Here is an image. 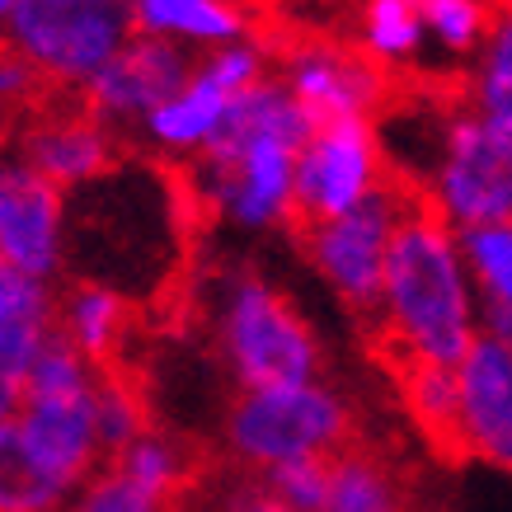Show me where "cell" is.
I'll list each match as a JSON object with an SVG mask.
<instances>
[{
	"mask_svg": "<svg viewBox=\"0 0 512 512\" xmlns=\"http://www.w3.org/2000/svg\"><path fill=\"white\" fill-rule=\"evenodd\" d=\"M372 329L400 367H456L484 334V301L470 282L461 235L423 202L395 231Z\"/></svg>",
	"mask_w": 512,
	"mask_h": 512,
	"instance_id": "1",
	"label": "cell"
},
{
	"mask_svg": "<svg viewBox=\"0 0 512 512\" xmlns=\"http://www.w3.org/2000/svg\"><path fill=\"white\" fill-rule=\"evenodd\" d=\"M212 343L235 390L301 386L325 376V343L292 296L259 268L235 264L212 292Z\"/></svg>",
	"mask_w": 512,
	"mask_h": 512,
	"instance_id": "2",
	"label": "cell"
},
{
	"mask_svg": "<svg viewBox=\"0 0 512 512\" xmlns=\"http://www.w3.org/2000/svg\"><path fill=\"white\" fill-rule=\"evenodd\" d=\"M221 447L240 475H273L292 461H334L353 447V404L334 381L235 390L221 419Z\"/></svg>",
	"mask_w": 512,
	"mask_h": 512,
	"instance_id": "3",
	"label": "cell"
},
{
	"mask_svg": "<svg viewBox=\"0 0 512 512\" xmlns=\"http://www.w3.org/2000/svg\"><path fill=\"white\" fill-rule=\"evenodd\" d=\"M137 33L132 0H15L0 33L52 94H80Z\"/></svg>",
	"mask_w": 512,
	"mask_h": 512,
	"instance_id": "4",
	"label": "cell"
},
{
	"mask_svg": "<svg viewBox=\"0 0 512 512\" xmlns=\"http://www.w3.org/2000/svg\"><path fill=\"white\" fill-rule=\"evenodd\" d=\"M414 202H419L414 188L390 179L381 193H372L353 212L296 226V240H301V254H306L311 273L325 282V292L339 301L343 311L362 315L367 325H372L376 301H381L395 231H400V221L409 217Z\"/></svg>",
	"mask_w": 512,
	"mask_h": 512,
	"instance_id": "5",
	"label": "cell"
},
{
	"mask_svg": "<svg viewBox=\"0 0 512 512\" xmlns=\"http://www.w3.org/2000/svg\"><path fill=\"white\" fill-rule=\"evenodd\" d=\"M273 62H278V52H273L264 38H240V43H226V47H217V52L193 57L188 80L141 123V132L132 141H141L151 156L170 160V165H193V160H202L207 146L217 141L231 104L249 85H259L264 76H273Z\"/></svg>",
	"mask_w": 512,
	"mask_h": 512,
	"instance_id": "6",
	"label": "cell"
},
{
	"mask_svg": "<svg viewBox=\"0 0 512 512\" xmlns=\"http://www.w3.org/2000/svg\"><path fill=\"white\" fill-rule=\"evenodd\" d=\"M414 198L437 212L451 231L484 226V221L512 217V146L508 132L484 123L461 99L447 109L442 146H437L433 170L423 174Z\"/></svg>",
	"mask_w": 512,
	"mask_h": 512,
	"instance_id": "7",
	"label": "cell"
},
{
	"mask_svg": "<svg viewBox=\"0 0 512 512\" xmlns=\"http://www.w3.org/2000/svg\"><path fill=\"white\" fill-rule=\"evenodd\" d=\"M188 184L202 212L240 235H273L301 226L296 217V146L259 141L231 156H202L188 165Z\"/></svg>",
	"mask_w": 512,
	"mask_h": 512,
	"instance_id": "8",
	"label": "cell"
},
{
	"mask_svg": "<svg viewBox=\"0 0 512 512\" xmlns=\"http://www.w3.org/2000/svg\"><path fill=\"white\" fill-rule=\"evenodd\" d=\"M395 174L376 118H334L315 123L296 146V217L329 221L381 193Z\"/></svg>",
	"mask_w": 512,
	"mask_h": 512,
	"instance_id": "9",
	"label": "cell"
},
{
	"mask_svg": "<svg viewBox=\"0 0 512 512\" xmlns=\"http://www.w3.org/2000/svg\"><path fill=\"white\" fill-rule=\"evenodd\" d=\"M0 264L62 282L71 268V193L43 179L15 146L0 151Z\"/></svg>",
	"mask_w": 512,
	"mask_h": 512,
	"instance_id": "10",
	"label": "cell"
},
{
	"mask_svg": "<svg viewBox=\"0 0 512 512\" xmlns=\"http://www.w3.org/2000/svg\"><path fill=\"white\" fill-rule=\"evenodd\" d=\"M278 80L306 109L311 123L334 118H381L390 109V76L372 57H362L353 43L334 38H301L282 47L273 62Z\"/></svg>",
	"mask_w": 512,
	"mask_h": 512,
	"instance_id": "11",
	"label": "cell"
},
{
	"mask_svg": "<svg viewBox=\"0 0 512 512\" xmlns=\"http://www.w3.org/2000/svg\"><path fill=\"white\" fill-rule=\"evenodd\" d=\"M123 146L127 137L99 123L76 94H66V99L52 94L43 109H33L15 127V151L62 193H80V188L109 179L127 160Z\"/></svg>",
	"mask_w": 512,
	"mask_h": 512,
	"instance_id": "12",
	"label": "cell"
},
{
	"mask_svg": "<svg viewBox=\"0 0 512 512\" xmlns=\"http://www.w3.org/2000/svg\"><path fill=\"white\" fill-rule=\"evenodd\" d=\"M188 71H193V52L165 43V38L132 33V38L113 52V62L104 66L76 99L104 127H113L118 137H137L141 123L188 80Z\"/></svg>",
	"mask_w": 512,
	"mask_h": 512,
	"instance_id": "13",
	"label": "cell"
},
{
	"mask_svg": "<svg viewBox=\"0 0 512 512\" xmlns=\"http://www.w3.org/2000/svg\"><path fill=\"white\" fill-rule=\"evenodd\" d=\"M456 381H461L456 456L512 475V348L494 334H480L475 348L456 362Z\"/></svg>",
	"mask_w": 512,
	"mask_h": 512,
	"instance_id": "14",
	"label": "cell"
},
{
	"mask_svg": "<svg viewBox=\"0 0 512 512\" xmlns=\"http://www.w3.org/2000/svg\"><path fill=\"white\" fill-rule=\"evenodd\" d=\"M94 390H76V395H24V409H19V419H15L24 442L33 447V456L57 480L71 484V489H80L94 470L109 466L104 442H99V423H94Z\"/></svg>",
	"mask_w": 512,
	"mask_h": 512,
	"instance_id": "15",
	"label": "cell"
},
{
	"mask_svg": "<svg viewBox=\"0 0 512 512\" xmlns=\"http://www.w3.org/2000/svg\"><path fill=\"white\" fill-rule=\"evenodd\" d=\"M127 329H132V301L109 282L71 278L57 292V334L94 367H118Z\"/></svg>",
	"mask_w": 512,
	"mask_h": 512,
	"instance_id": "16",
	"label": "cell"
},
{
	"mask_svg": "<svg viewBox=\"0 0 512 512\" xmlns=\"http://www.w3.org/2000/svg\"><path fill=\"white\" fill-rule=\"evenodd\" d=\"M132 19H137V33L165 38L193 57L254 38L245 0H132Z\"/></svg>",
	"mask_w": 512,
	"mask_h": 512,
	"instance_id": "17",
	"label": "cell"
},
{
	"mask_svg": "<svg viewBox=\"0 0 512 512\" xmlns=\"http://www.w3.org/2000/svg\"><path fill=\"white\" fill-rule=\"evenodd\" d=\"M57 339V282L0 264V367L29 381L33 357Z\"/></svg>",
	"mask_w": 512,
	"mask_h": 512,
	"instance_id": "18",
	"label": "cell"
},
{
	"mask_svg": "<svg viewBox=\"0 0 512 512\" xmlns=\"http://www.w3.org/2000/svg\"><path fill=\"white\" fill-rule=\"evenodd\" d=\"M311 118L306 109L292 99V90L273 76H264L259 85H249L240 99L231 104L226 123H221L217 141L207 146V156H231L240 146H259V141H282V146H301L306 132H311Z\"/></svg>",
	"mask_w": 512,
	"mask_h": 512,
	"instance_id": "19",
	"label": "cell"
},
{
	"mask_svg": "<svg viewBox=\"0 0 512 512\" xmlns=\"http://www.w3.org/2000/svg\"><path fill=\"white\" fill-rule=\"evenodd\" d=\"M353 47L372 57L386 76L419 66L428 57V29H423L419 0H357L353 5Z\"/></svg>",
	"mask_w": 512,
	"mask_h": 512,
	"instance_id": "20",
	"label": "cell"
},
{
	"mask_svg": "<svg viewBox=\"0 0 512 512\" xmlns=\"http://www.w3.org/2000/svg\"><path fill=\"white\" fill-rule=\"evenodd\" d=\"M325 512H419L414 494L395 466L372 447H343L329 461V503Z\"/></svg>",
	"mask_w": 512,
	"mask_h": 512,
	"instance_id": "21",
	"label": "cell"
},
{
	"mask_svg": "<svg viewBox=\"0 0 512 512\" xmlns=\"http://www.w3.org/2000/svg\"><path fill=\"white\" fill-rule=\"evenodd\" d=\"M461 104L484 123L512 132V5L494 15L480 57L461 71Z\"/></svg>",
	"mask_w": 512,
	"mask_h": 512,
	"instance_id": "22",
	"label": "cell"
},
{
	"mask_svg": "<svg viewBox=\"0 0 512 512\" xmlns=\"http://www.w3.org/2000/svg\"><path fill=\"white\" fill-rule=\"evenodd\" d=\"M76 494L33 456L19 423H0V512H57Z\"/></svg>",
	"mask_w": 512,
	"mask_h": 512,
	"instance_id": "23",
	"label": "cell"
},
{
	"mask_svg": "<svg viewBox=\"0 0 512 512\" xmlns=\"http://www.w3.org/2000/svg\"><path fill=\"white\" fill-rule=\"evenodd\" d=\"M400 395L409 419L419 433L437 442L442 451H456V428H461V381L456 367H433V362H409L400 367Z\"/></svg>",
	"mask_w": 512,
	"mask_h": 512,
	"instance_id": "24",
	"label": "cell"
},
{
	"mask_svg": "<svg viewBox=\"0 0 512 512\" xmlns=\"http://www.w3.org/2000/svg\"><path fill=\"white\" fill-rule=\"evenodd\" d=\"M109 466H118L127 480H137L141 489H151L156 498L179 503V494H184L188 480H193V451H188L174 433H165V428L151 423L132 447L113 456Z\"/></svg>",
	"mask_w": 512,
	"mask_h": 512,
	"instance_id": "25",
	"label": "cell"
},
{
	"mask_svg": "<svg viewBox=\"0 0 512 512\" xmlns=\"http://www.w3.org/2000/svg\"><path fill=\"white\" fill-rule=\"evenodd\" d=\"M419 5L423 29H428V52L466 71L494 29V10L484 0H419Z\"/></svg>",
	"mask_w": 512,
	"mask_h": 512,
	"instance_id": "26",
	"label": "cell"
},
{
	"mask_svg": "<svg viewBox=\"0 0 512 512\" xmlns=\"http://www.w3.org/2000/svg\"><path fill=\"white\" fill-rule=\"evenodd\" d=\"M456 235H461V254H466L470 282L484 301V315L512 306V217L466 226Z\"/></svg>",
	"mask_w": 512,
	"mask_h": 512,
	"instance_id": "27",
	"label": "cell"
},
{
	"mask_svg": "<svg viewBox=\"0 0 512 512\" xmlns=\"http://www.w3.org/2000/svg\"><path fill=\"white\" fill-rule=\"evenodd\" d=\"M94 423H99V442H104V456H109V461L151 428V414H146L141 390L132 386L118 367H109V372L99 376V390H94Z\"/></svg>",
	"mask_w": 512,
	"mask_h": 512,
	"instance_id": "28",
	"label": "cell"
},
{
	"mask_svg": "<svg viewBox=\"0 0 512 512\" xmlns=\"http://www.w3.org/2000/svg\"><path fill=\"white\" fill-rule=\"evenodd\" d=\"M174 508H179V503L141 489V484L127 480L118 466H104V470H94L90 480L80 484L57 512H174Z\"/></svg>",
	"mask_w": 512,
	"mask_h": 512,
	"instance_id": "29",
	"label": "cell"
},
{
	"mask_svg": "<svg viewBox=\"0 0 512 512\" xmlns=\"http://www.w3.org/2000/svg\"><path fill=\"white\" fill-rule=\"evenodd\" d=\"M268 494L282 503V512H325L329 503V461H292V466L264 475Z\"/></svg>",
	"mask_w": 512,
	"mask_h": 512,
	"instance_id": "30",
	"label": "cell"
},
{
	"mask_svg": "<svg viewBox=\"0 0 512 512\" xmlns=\"http://www.w3.org/2000/svg\"><path fill=\"white\" fill-rule=\"evenodd\" d=\"M47 99H52V90L43 85V76L10 43H0V109L15 123H24L33 109H43Z\"/></svg>",
	"mask_w": 512,
	"mask_h": 512,
	"instance_id": "31",
	"label": "cell"
},
{
	"mask_svg": "<svg viewBox=\"0 0 512 512\" xmlns=\"http://www.w3.org/2000/svg\"><path fill=\"white\" fill-rule=\"evenodd\" d=\"M24 376H15V372H5L0 367V423H15L19 419V409H24Z\"/></svg>",
	"mask_w": 512,
	"mask_h": 512,
	"instance_id": "32",
	"label": "cell"
},
{
	"mask_svg": "<svg viewBox=\"0 0 512 512\" xmlns=\"http://www.w3.org/2000/svg\"><path fill=\"white\" fill-rule=\"evenodd\" d=\"M484 334H494V339H503L512 348V306H503V311H489L484 315Z\"/></svg>",
	"mask_w": 512,
	"mask_h": 512,
	"instance_id": "33",
	"label": "cell"
},
{
	"mask_svg": "<svg viewBox=\"0 0 512 512\" xmlns=\"http://www.w3.org/2000/svg\"><path fill=\"white\" fill-rule=\"evenodd\" d=\"M15 118H10V113L0 109V151H5V146H15Z\"/></svg>",
	"mask_w": 512,
	"mask_h": 512,
	"instance_id": "34",
	"label": "cell"
},
{
	"mask_svg": "<svg viewBox=\"0 0 512 512\" xmlns=\"http://www.w3.org/2000/svg\"><path fill=\"white\" fill-rule=\"evenodd\" d=\"M10 15H15V0H0V33H5V24H10Z\"/></svg>",
	"mask_w": 512,
	"mask_h": 512,
	"instance_id": "35",
	"label": "cell"
},
{
	"mask_svg": "<svg viewBox=\"0 0 512 512\" xmlns=\"http://www.w3.org/2000/svg\"><path fill=\"white\" fill-rule=\"evenodd\" d=\"M484 5H489V10H494V15H498V10H508L512 0H484Z\"/></svg>",
	"mask_w": 512,
	"mask_h": 512,
	"instance_id": "36",
	"label": "cell"
},
{
	"mask_svg": "<svg viewBox=\"0 0 512 512\" xmlns=\"http://www.w3.org/2000/svg\"><path fill=\"white\" fill-rule=\"evenodd\" d=\"M212 512H231V508H221V503H217V508H212Z\"/></svg>",
	"mask_w": 512,
	"mask_h": 512,
	"instance_id": "37",
	"label": "cell"
}]
</instances>
